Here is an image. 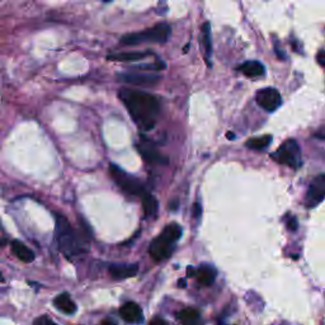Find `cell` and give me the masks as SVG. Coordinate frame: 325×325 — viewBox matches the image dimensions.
<instances>
[{
  "instance_id": "cell-23",
  "label": "cell",
  "mask_w": 325,
  "mask_h": 325,
  "mask_svg": "<svg viewBox=\"0 0 325 325\" xmlns=\"http://www.w3.org/2000/svg\"><path fill=\"white\" fill-rule=\"evenodd\" d=\"M287 227L290 230L295 231L297 229V220L294 216H288L287 219Z\"/></svg>"
},
{
  "instance_id": "cell-11",
  "label": "cell",
  "mask_w": 325,
  "mask_h": 325,
  "mask_svg": "<svg viewBox=\"0 0 325 325\" xmlns=\"http://www.w3.org/2000/svg\"><path fill=\"white\" fill-rule=\"evenodd\" d=\"M119 315L124 321L131 322V324H140L144 320L143 310L136 302H126L122 305L119 309Z\"/></svg>"
},
{
  "instance_id": "cell-6",
  "label": "cell",
  "mask_w": 325,
  "mask_h": 325,
  "mask_svg": "<svg viewBox=\"0 0 325 325\" xmlns=\"http://www.w3.org/2000/svg\"><path fill=\"white\" fill-rule=\"evenodd\" d=\"M109 173H111V177L112 179L114 180V183H116L123 192L128 193V194H133V196L140 197L146 192L140 179H138V178L134 177V175L124 172L118 165H109Z\"/></svg>"
},
{
  "instance_id": "cell-21",
  "label": "cell",
  "mask_w": 325,
  "mask_h": 325,
  "mask_svg": "<svg viewBox=\"0 0 325 325\" xmlns=\"http://www.w3.org/2000/svg\"><path fill=\"white\" fill-rule=\"evenodd\" d=\"M272 143V136L266 135L262 138H254L246 141V146L251 150H265L270 144Z\"/></svg>"
},
{
  "instance_id": "cell-26",
  "label": "cell",
  "mask_w": 325,
  "mask_h": 325,
  "mask_svg": "<svg viewBox=\"0 0 325 325\" xmlns=\"http://www.w3.org/2000/svg\"><path fill=\"white\" fill-rule=\"evenodd\" d=\"M200 215H201V205L194 204V206H193V216L200 217Z\"/></svg>"
},
{
  "instance_id": "cell-28",
  "label": "cell",
  "mask_w": 325,
  "mask_h": 325,
  "mask_svg": "<svg viewBox=\"0 0 325 325\" xmlns=\"http://www.w3.org/2000/svg\"><path fill=\"white\" fill-rule=\"evenodd\" d=\"M7 240H0V245H6Z\"/></svg>"
},
{
  "instance_id": "cell-22",
  "label": "cell",
  "mask_w": 325,
  "mask_h": 325,
  "mask_svg": "<svg viewBox=\"0 0 325 325\" xmlns=\"http://www.w3.org/2000/svg\"><path fill=\"white\" fill-rule=\"evenodd\" d=\"M33 325H57L55 321L50 319L48 316H40L33 321Z\"/></svg>"
},
{
  "instance_id": "cell-7",
  "label": "cell",
  "mask_w": 325,
  "mask_h": 325,
  "mask_svg": "<svg viewBox=\"0 0 325 325\" xmlns=\"http://www.w3.org/2000/svg\"><path fill=\"white\" fill-rule=\"evenodd\" d=\"M325 200V174H320L312 179L305 196V206L314 209Z\"/></svg>"
},
{
  "instance_id": "cell-10",
  "label": "cell",
  "mask_w": 325,
  "mask_h": 325,
  "mask_svg": "<svg viewBox=\"0 0 325 325\" xmlns=\"http://www.w3.org/2000/svg\"><path fill=\"white\" fill-rule=\"evenodd\" d=\"M119 80L134 87H153L160 80V78L159 75L149 73H123L119 74Z\"/></svg>"
},
{
  "instance_id": "cell-20",
  "label": "cell",
  "mask_w": 325,
  "mask_h": 325,
  "mask_svg": "<svg viewBox=\"0 0 325 325\" xmlns=\"http://www.w3.org/2000/svg\"><path fill=\"white\" fill-rule=\"evenodd\" d=\"M146 55H149V52H140V51H134V52L112 53V55H108V60L123 61V62H129V61L141 60V58L146 57Z\"/></svg>"
},
{
  "instance_id": "cell-5",
  "label": "cell",
  "mask_w": 325,
  "mask_h": 325,
  "mask_svg": "<svg viewBox=\"0 0 325 325\" xmlns=\"http://www.w3.org/2000/svg\"><path fill=\"white\" fill-rule=\"evenodd\" d=\"M272 159L275 161H277L278 164L286 165L290 167L292 169H297L301 167V149H300L299 144L296 140H286L280 148L277 149V151L272 154Z\"/></svg>"
},
{
  "instance_id": "cell-14",
  "label": "cell",
  "mask_w": 325,
  "mask_h": 325,
  "mask_svg": "<svg viewBox=\"0 0 325 325\" xmlns=\"http://www.w3.org/2000/svg\"><path fill=\"white\" fill-rule=\"evenodd\" d=\"M201 33H202L201 43H202V50H204V53H205V58H206L207 65H211L210 58H211V55H212V42H211V27H210L209 22H206V23L202 26Z\"/></svg>"
},
{
  "instance_id": "cell-1",
  "label": "cell",
  "mask_w": 325,
  "mask_h": 325,
  "mask_svg": "<svg viewBox=\"0 0 325 325\" xmlns=\"http://www.w3.org/2000/svg\"><path fill=\"white\" fill-rule=\"evenodd\" d=\"M118 97L133 121L141 129H153L160 114V103L155 95L138 89L122 88Z\"/></svg>"
},
{
  "instance_id": "cell-3",
  "label": "cell",
  "mask_w": 325,
  "mask_h": 325,
  "mask_svg": "<svg viewBox=\"0 0 325 325\" xmlns=\"http://www.w3.org/2000/svg\"><path fill=\"white\" fill-rule=\"evenodd\" d=\"M180 235H182V227L179 225L175 222L168 225L160 234V236L151 241L150 246H149V253H150L151 258L158 262L169 258L174 250V243L180 238Z\"/></svg>"
},
{
  "instance_id": "cell-8",
  "label": "cell",
  "mask_w": 325,
  "mask_h": 325,
  "mask_svg": "<svg viewBox=\"0 0 325 325\" xmlns=\"http://www.w3.org/2000/svg\"><path fill=\"white\" fill-rule=\"evenodd\" d=\"M136 149H138L139 154L143 156L144 160L150 165H165L168 163L167 158L164 155H161L160 151L156 149V146L151 143L150 140L141 138L140 143L136 144Z\"/></svg>"
},
{
  "instance_id": "cell-9",
  "label": "cell",
  "mask_w": 325,
  "mask_h": 325,
  "mask_svg": "<svg viewBox=\"0 0 325 325\" xmlns=\"http://www.w3.org/2000/svg\"><path fill=\"white\" fill-rule=\"evenodd\" d=\"M256 103L259 104V107H262L263 109L268 112H273L281 106L282 103V98L281 94L277 89L275 88H263V89L256 92Z\"/></svg>"
},
{
  "instance_id": "cell-24",
  "label": "cell",
  "mask_w": 325,
  "mask_h": 325,
  "mask_svg": "<svg viewBox=\"0 0 325 325\" xmlns=\"http://www.w3.org/2000/svg\"><path fill=\"white\" fill-rule=\"evenodd\" d=\"M316 61L325 69V50H321L316 56Z\"/></svg>"
},
{
  "instance_id": "cell-15",
  "label": "cell",
  "mask_w": 325,
  "mask_h": 325,
  "mask_svg": "<svg viewBox=\"0 0 325 325\" xmlns=\"http://www.w3.org/2000/svg\"><path fill=\"white\" fill-rule=\"evenodd\" d=\"M239 70L248 78L262 77L265 74V67L259 61H246L239 67Z\"/></svg>"
},
{
  "instance_id": "cell-19",
  "label": "cell",
  "mask_w": 325,
  "mask_h": 325,
  "mask_svg": "<svg viewBox=\"0 0 325 325\" xmlns=\"http://www.w3.org/2000/svg\"><path fill=\"white\" fill-rule=\"evenodd\" d=\"M197 278H199V282L204 286H210L215 282V278H216V271L214 270L210 266H202L197 270L196 272Z\"/></svg>"
},
{
  "instance_id": "cell-16",
  "label": "cell",
  "mask_w": 325,
  "mask_h": 325,
  "mask_svg": "<svg viewBox=\"0 0 325 325\" xmlns=\"http://www.w3.org/2000/svg\"><path fill=\"white\" fill-rule=\"evenodd\" d=\"M12 249H13L17 258L21 259L22 262L31 263L35 261V254H33V251H32L28 246L24 245L22 241L14 240L13 243H12Z\"/></svg>"
},
{
  "instance_id": "cell-25",
  "label": "cell",
  "mask_w": 325,
  "mask_h": 325,
  "mask_svg": "<svg viewBox=\"0 0 325 325\" xmlns=\"http://www.w3.org/2000/svg\"><path fill=\"white\" fill-rule=\"evenodd\" d=\"M150 325H168L165 320H163L161 317H155L150 321Z\"/></svg>"
},
{
  "instance_id": "cell-13",
  "label": "cell",
  "mask_w": 325,
  "mask_h": 325,
  "mask_svg": "<svg viewBox=\"0 0 325 325\" xmlns=\"http://www.w3.org/2000/svg\"><path fill=\"white\" fill-rule=\"evenodd\" d=\"M53 304L63 314L73 315L77 312V305L70 299L69 294H60L58 296H56L55 300H53Z\"/></svg>"
},
{
  "instance_id": "cell-18",
  "label": "cell",
  "mask_w": 325,
  "mask_h": 325,
  "mask_svg": "<svg viewBox=\"0 0 325 325\" xmlns=\"http://www.w3.org/2000/svg\"><path fill=\"white\" fill-rule=\"evenodd\" d=\"M141 201H143V209L146 216L148 217L155 216L159 207V204L158 201H156L155 197H154L153 194H150L149 192H145L143 196H141Z\"/></svg>"
},
{
  "instance_id": "cell-17",
  "label": "cell",
  "mask_w": 325,
  "mask_h": 325,
  "mask_svg": "<svg viewBox=\"0 0 325 325\" xmlns=\"http://www.w3.org/2000/svg\"><path fill=\"white\" fill-rule=\"evenodd\" d=\"M178 320L182 325H200V312L193 307H187L178 312Z\"/></svg>"
},
{
  "instance_id": "cell-4",
  "label": "cell",
  "mask_w": 325,
  "mask_h": 325,
  "mask_svg": "<svg viewBox=\"0 0 325 325\" xmlns=\"http://www.w3.org/2000/svg\"><path fill=\"white\" fill-rule=\"evenodd\" d=\"M170 36V27L167 23H159L151 28L145 29L135 33H128L121 38V45L123 46H138L146 42L164 43Z\"/></svg>"
},
{
  "instance_id": "cell-27",
  "label": "cell",
  "mask_w": 325,
  "mask_h": 325,
  "mask_svg": "<svg viewBox=\"0 0 325 325\" xmlns=\"http://www.w3.org/2000/svg\"><path fill=\"white\" fill-rule=\"evenodd\" d=\"M226 136H227V139H230V140H233L234 139V134H231V133H227Z\"/></svg>"
},
{
  "instance_id": "cell-29",
  "label": "cell",
  "mask_w": 325,
  "mask_h": 325,
  "mask_svg": "<svg viewBox=\"0 0 325 325\" xmlns=\"http://www.w3.org/2000/svg\"><path fill=\"white\" fill-rule=\"evenodd\" d=\"M3 280V276H2V272H0V281Z\"/></svg>"
},
{
  "instance_id": "cell-2",
  "label": "cell",
  "mask_w": 325,
  "mask_h": 325,
  "mask_svg": "<svg viewBox=\"0 0 325 325\" xmlns=\"http://www.w3.org/2000/svg\"><path fill=\"white\" fill-rule=\"evenodd\" d=\"M55 236L58 249L68 258L80 255L85 251L84 243L80 240L77 231L73 229L67 217L60 214H55Z\"/></svg>"
},
{
  "instance_id": "cell-12",
  "label": "cell",
  "mask_w": 325,
  "mask_h": 325,
  "mask_svg": "<svg viewBox=\"0 0 325 325\" xmlns=\"http://www.w3.org/2000/svg\"><path fill=\"white\" fill-rule=\"evenodd\" d=\"M138 265H113L109 268V273L116 280H124V278L134 277L138 275Z\"/></svg>"
}]
</instances>
